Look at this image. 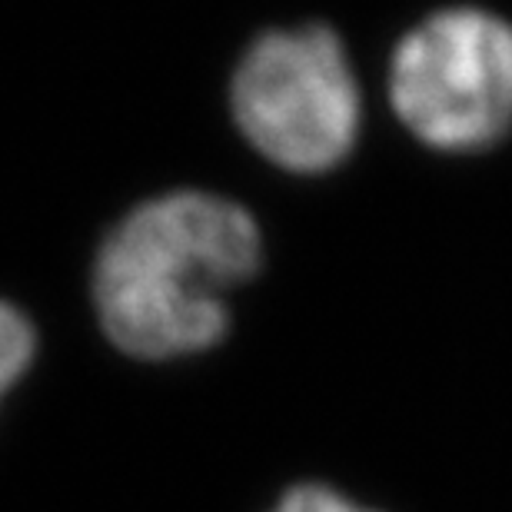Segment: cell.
<instances>
[{"label":"cell","instance_id":"3957f363","mask_svg":"<svg viewBox=\"0 0 512 512\" xmlns=\"http://www.w3.org/2000/svg\"><path fill=\"white\" fill-rule=\"evenodd\" d=\"M233 117L286 170L336 167L360 124V94L336 34L300 27L256 40L233 77Z\"/></svg>","mask_w":512,"mask_h":512},{"label":"cell","instance_id":"5b68a950","mask_svg":"<svg viewBox=\"0 0 512 512\" xmlns=\"http://www.w3.org/2000/svg\"><path fill=\"white\" fill-rule=\"evenodd\" d=\"M276 512H366L360 506L346 503L343 496H336L333 489L323 486H300L283 499Z\"/></svg>","mask_w":512,"mask_h":512},{"label":"cell","instance_id":"277c9868","mask_svg":"<svg viewBox=\"0 0 512 512\" xmlns=\"http://www.w3.org/2000/svg\"><path fill=\"white\" fill-rule=\"evenodd\" d=\"M34 356V330L14 306L0 303V396L27 370Z\"/></svg>","mask_w":512,"mask_h":512},{"label":"cell","instance_id":"6da1fadb","mask_svg":"<svg viewBox=\"0 0 512 512\" xmlns=\"http://www.w3.org/2000/svg\"><path fill=\"white\" fill-rule=\"evenodd\" d=\"M260 266V230L237 203L170 193L110 233L94 270L100 323L147 360L207 350L227 333V293Z\"/></svg>","mask_w":512,"mask_h":512},{"label":"cell","instance_id":"7a4b0ae2","mask_svg":"<svg viewBox=\"0 0 512 512\" xmlns=\"http://www.w3.org/2000/svg\"><path fill=\"white\" fill-rule=\"evenodd\" d=\"M389 100L429 147H493L512 127V27L473 7L433 14L396 47Z\"/></svg>","mask_w":512,"mask_h":512}]
</instances>
